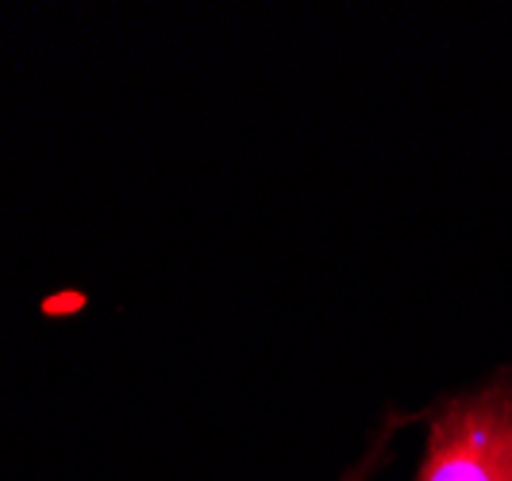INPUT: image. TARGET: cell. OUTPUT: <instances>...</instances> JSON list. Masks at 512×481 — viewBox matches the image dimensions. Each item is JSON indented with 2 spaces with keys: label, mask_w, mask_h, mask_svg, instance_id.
<instances>
[{
  "label": "cell",
  "mask_w": 512,
  "mask_h": 481,
  "mask_svg": "<svg viewBox=\"0 0 512 481\" xmlns=\"http://www.w3.org/2000/svg\"><path fill=\"white\" fill-rule=\"evenodd\" d=\"M420 481H512V381L439 416Z\"/></svg>",
  "instance_id": "6da1fadb"
}]
</instances>
